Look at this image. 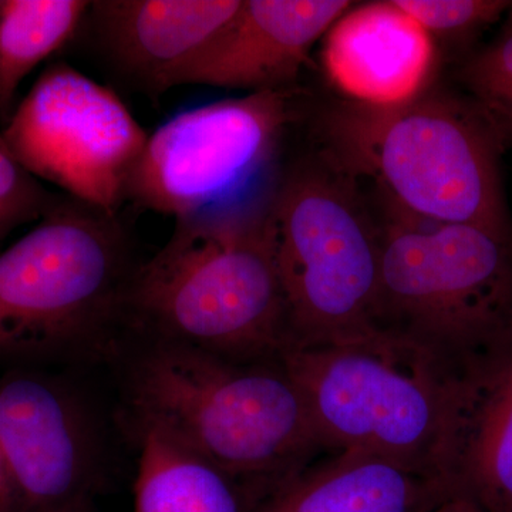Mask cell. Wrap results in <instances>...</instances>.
<instances>
[{
    "mask_svg": "<svg viewBox=\"0 0 512 512\" xmlns=\"http://www.w3.org/2000/svg\"><path fill=\"white\" fill-rule=\"evenodd\" d=\"M120 420L131 439L154 430L265 497L325 451L281 357L238 362L183 343L126 333Z\"/></svg>",
    "mask_w": 512,
    "mask_h": 512,
    "instance_id": "1",
    "label": "cell"
},
{
    "mask_svg": "<svg viewBox=\"0 0 512 512\" xmlns=\"http://www.w3.org/2000/svg\"><path fill=\"white\" fill-rule=\"evenodd\" d=\"M175 222L167 244L134 275L126 333L238 362L279 359L289 330L268 195Z\"/></svg>",
    "mask_w": 512,
    "mask_h": 512,
    "instance_id": "2",
    "label": "cell"
},
{
    "mask_svg": "<svg viewBox=\"0 0 512 512\" xmlns=\"http://www.w3.org/2000/svg\"><path fill=\"white\" fill-rule=\"evenodd\" d=\"M141 264L120 215L64 197L0 254V365L113 362Z\"/></svg>",
    "mask_w": 512,
    "mask_h": 512,
    "instance_id": "3",
    "label": "cell"
},
{
    "mask_svg": "<svg viewBox=\"0 0 512 512\" xmlns=\"http://www.w3.org/2000/svg\"><path fill=\"white\" fill-rule=\"evenodd\" d=\"M323 150L357 181H372L393 210L433 224L512 234L505 148L474 97L429 87L397 106L343 100L323 120Z\"/></svg>",
    "mask_w": 512,
    "mask_h": 512,
    "instance_id": "4",
    "label": "cell"
},
{
    "mask_svg": "<svg viewBox=\"0 0 512 512\" xmlns=\"http://www.w3.org/2000/svg\"><path fill=\"white\" fill-rule=\"evenodd\" d=\"M281 359L325 451L372 454L450 485L448 461L474 375L384 329L292 346Z\"/></svg>",
    "mask_w": 512,
    "mask_h": 512,
    "instance_id": "5",
    "label": "cell"
},
{
    "mask_svg": "<svg viewBox=\"0 0 512 512\" xmlns=\"http://www.w3.org/2000/svg\"><path fill=\"white\" fill-rule=\"evenodd\" d=\"M289 346L379 329L382 228L362 184L320 148L285 165L268 194Z\"/></svg>",
    "mask_w": 512,
    "mask_h": 512,
    "instance_id": "6",
    "label": "cell"
},
{
    "mask_svg": "<svg viewBox=\"0 0 512 512\" xmlns=\"http://www.w3.org/2000/svg\"><path fill=\"white\" fill-rule=\"evenodd\" d=\"M382 228L379 329L460 375L512 350V234L433 224L390 208Z\"/></svg>",
    "mask_w": 512,
    "mask_h": 512,
    "instance_id": "7",
    "label": "cell"
},
{
    "mask_svg": "<svg viewBox=\"0 0 512 512\" xmlns=\"http://www.w3.org/2000/svg\"><path fill=\"white\" fill-rule=\"evenodd\" d=\"M299 100L291 87L181 111L148 134L126 202L175 220L224 204L272 160Z\"/></svg>",
    "mask_w": 512,
    "mask_h": 512,
    "instance_id": "8",
    "label": "cell"
},
{
    "mask_svg": "<svg viewBox=\"0 0 512 512\" xmlns=\"http://www.w3.org/2000/svg\"><path fill=\"white\" fill-rule=\"evenodd\" d=\"M39 180L120 215L148 134L119 94L64 62L50 64L0 131Z\"/></svg>",
    "mask_w": 512,
    "mask_h": 512,
    "instance_id": "9",
    "label": "cell"
},
{
    "mask_svg": "<svg viewBox=\"0 0 512 512\" xmlns=\"http://www.w3.org/2000/svg\"><path fill=\"white\" fill-rule=\"evenodd\" d=\"M0 460L20 512L92 500L109 466L106 430L89 396L35 367L0 377Z\"/></svg>",
    "mask_w": 512,
    "mask_h": 512,
    "instance_id": "10",
    "label": "cell"
},
{
    "mask_svg": "<svg viewBox=\"0 0 512 512\" xmlns=\"http://www.w3.org/2000/svg\"><path fill=\"white\" fill-rule=\"evenodd\" d=\"M242 0H96L76 39L123 89L160 99L234 18Z\"/></svg>",
    "mask_w": 512,
    "mask_h": 512,
    "instance_id": "11",
    "label": "cell"
},
{
    "mask_svg": "<svg viewBox=\"0 0 512 512\" xmlns=\"http://www.w3.org/2000/svg\"><path fill=\"white\" fill-rule=\"evenodd\" d=\"M348 0H242L238 12L180 77V86L248 93L291 89L319 37Z\"/></svg>",
    "mask_w": 512,
    "mask_h": 512,
    "instance_id": "12",
    "label": "cell"
},
{
    "mask_svg": "<svg viewBox=\"0 0 512 512\" xmlns=\"http://www.w3.org/2000/svg\"><path fill=\"white\" fill-rule=\"evenodd\" d=\"M322 62L330 83L350 101L397 106L426 92L437 45L394 0L350 8L326 32Z\"/></svg>",
    "mask_w": 512,
    "mask_h": 512,
    "instance_id": "13",
    "label": "cell"
},
{
    "mask_svg": "<svg viewBox=\"0 0 512 512\" xmlns=\"http://www.w3.org/2000/svg\"><path fill=\"white\" fill-rule=\"evenodd\" d=\"M454 491L386 458L340 451L268 495L252 512H420Z\"/></svg>",
    "mask_w": 512,
    "mask_h": 512,
    "instance_id": "14",
    "label": "cell"
},
{
    "mask_svg": "<svg viewBox=\"0 0 512 512\" xmlns=\"http://www.w3.org/2000/svg\"><path fill=\"white\" fill-rule=\"evenodd\" d=\"M447 476L484 512H512V350L471 379Z\"/></svg>",
    "mask_w": 512,
    "mask_h": 512,
    "instance_id": "15",
    "label": "cell"
},
{
    "mask_svg": "<svg viewBox=\"0 0 512 512\" xmlns=\"http://www.w3.org/2000/svg\"><path fill=\"white\" fill-rule=\"evenodd\" d=\"M133 440L140 451L134 512H244L237 484L204 458L158 431Z\"/></svg>",
    "mask_w": 512,
    "mask_h": 512,
    "instance_id": "16",
    "label": "cell"
},
{
    "mask_svg": "<svg viewBox=\"0 0 512 512\" xmlns=\"http://www.w3.org/2000/svg\"><path fill=\"white\" fill-rule=\"evenodd\" d=\"M87 0H0V117L8 121L23 80L74 42Z\"/></svg>",
    "mask_w": 512,
    "mask_h": 512,
    "instance_id": "17",
    "label": "cell"
},
{
    "mask_svg": "<svg viewBox=\"0 0 512 512\" xmlns=\"http://www.w3.org/2000/svg\"><path fill=\"white\" fill-rule=\"evenodd\" d=\"M431 39L461 42L507 15V0H394Z\"/></svg>",
    "mask_w": 512,
    "mask_h": 512,
    "instance_id": "18",
    "label": "cell"
},
{
    "mask_svg": "<svg viewBox=\"0 0 512 512\" xmlns=\"http://www.w3.org/2000/svg\"><path fill=\"white\" fill-rule=\"evenodd\" d=\"M66 195L55 194L30 173L6 146L0 134V222L9 231L42 221Z\"/></svg>",
    "mask_w": 512,
    "mask_h": 512,
    "instance_id": "19",
    "label": "cell"
},
{
    "mask_svg": "<svg viewBox=\"0 0 512 512\" xmlns=\"http://www.w3.org/2000/svg\"><path fill=\"white\" fill-rule=\"evenodd\" d=\"M460 79L476 100L512 89V5L501 32L464 63Z\"/></svg>",
    "mask_w": 512,
    "mask_h": 512,
    "instance_id": "20",
    "label": "cell"
},
{
    "mask_svg": "<svg viewBox=\"0 0 512 512\" xmlns=\"http://www.w3.org/2000/svg\"><path fill=\"white\" fill-rule=\"evenodd\" d=\"M491 120L504 148L512 146V89L477 100Z\"/></svg>",
    "mask_w": 512,
    "mask_h": 512,
    "instance_id": "21",
    "label": "cell"
},
{
    "mask_svg": "<svg viewBox=\"0 0 512 512\" xmlns=\"http://www.w3.org/2000/svg\"><path fill=\"white\" fill-rule=\"evenodd\" d=\"M420 512H484L480 504L463 491H450Z\"/></svg>",
    "mask_w": 512,
    "mask_h": 512,
    "instance_id": "22",
    "label": "cell"
},
{
    "mask_svg": "<svg viewBox=\"0 0 512 512\" xmlns=\"http://www.w3.org/2000/svg\"><path fill=\"white\" fill-rule=\"evenodd\" d=\"M12 508H16L15 497H13L5 467H3L2 460H0V512H9Z\"/></svg>",
    "mask_w": 512,
    "mask_h": 512,
    "instance_id": "23",
    "label": "cell"
},
{
    "mask_svg": "<svg viewBox=\"0 0 512 512\" xmlns=\"http://www.w3.org/2000/svg\"><path fill=\"white\" fill-rule=\"evenodd\" d=\"M46 512H92V500L76 501V503L57 508V510Z\"/></svg>",
    "mask_w": 512,
    "mask_h": 512,
    "instance_id": "24",
    "label": "cell"
},
{
    "mask_svg": "<svg viewBox=\"0 0 512 512\" xmlns=\"http://www.w3.org/2000/svg\"><path fill=\"white\" fill-rule=\"evenodd\" d=\"M9 229L5 227V225L0 222V238L5 237L6 234H9Z\"/></svg>",
    "mask_w": 512,
    "mask_h": 512,
    "instance_id": "25",
    "label": "cell"
}]
</instances>
